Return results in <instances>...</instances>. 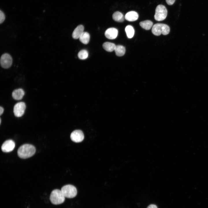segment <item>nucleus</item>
I'll return each mask as SVG.
<instances>
[{
    "instance_id": "obj_1",
    "label": "nucleus",
    "mask_w": 208,
    "mask_h": 208,
    "mask_svg": "<svg viewBox=\"0 0 208 208\" xmlns=\"http://www.w3.org/2000/svg\"><path fill=\"white\" fill-rule=\"evenodd\" d=\"M36 152L35 147L33 145L25 144L18 148L17 154L18 156L22 159H26L32 156Z\"/></svg>"
},
{
    "instance_id": "obj_2",
    "label": "nucleus",
    "mask_w": 208,
    "mask_h": 208,
    "mask_svg": "<svg viewBox=\"0 0 208 208\" xmlns=\"http://www.w3.org/2000/svg\"><path fill=\"white\" fill-rule=\"evenodd\" d=\"M50 200L51 202L53 204L57 205L62 203L65 200V197L61 190L55 189L51 192Z\"/></svg>"
},
{
    "instance_id": "obj_3",
    "label": "nucleus",
    "mask_w": 208,
    "mask_h": 208,
    "mask_svg": "<svg viewBox=\"0 0 208 208\" xmlns=\"http://www.w3.org/2000/svg\"><path fill=\"white\" fill-rule=\"evenodd\" d=\"M170 31L169 27L167 25L162 23H156L154 25L152 28V33L156 36L160 35L161 34L164 35L168 34Z\"/></svg>"
},
{
    "instance_id": "obj_4",
    "label": "nucleus",
    "mask_w": 208,
    "mask_h": 208,
    "mask_svg": "<svg viewBox=\"0 0 208 208\" xmlns=\"http://www.w3.org/2000/svg\"><path fill=\"white\" fill-rule=\"evenodd\" d=\"M65 197L72 198L77 195V191L76 188L71 185H66L63 186L61 190Z\"/></svg>"
},
{
    "instance_id": "obj_5",
    "label": "nucleus",
    "mask_w": 208,
    "mask_h": 208,
    "mask_svg": "<svg viewBox=\"0 0 208 208\" xmlns=\"http://www.w3.org/2000/svg\"><path fill=\"white\" fill-rule=\"evenodd\" d=\"M167 14V10L166 7L163 5H159L156 8L154 18L157 21H162L166 18Z\"/></svg>"
},
{
    "instance_id": "obj_6",
    "label": "nucleus",
    "mask_w": 208,
    "mask_h": 208,
    "mask_svg": "<svg viewBox=\"0 0 208 208\" xmlns=\"http://www.w3.org/2000/svg\"><path fill=\"white\" fill-rule=\"evenodd\" d=\"M12 57L9 54L5 53L2 55L0 59L1 66L3 68L7 69L12 65Z\"/></svg>"
},
{
    "instance_id": "obj_7",
    "label": "nucleus",
    "mask_w": 208,
    "mask_h": 208,
    "mask_svg": "<svg viewBox=\"0 0 208 208\" xmlns=\"http://www.w3.org/2000/svg\"><path fill=\"white\" fill-rule=\"evenodd\" d=\"M25 108L26 105L25 103L21 102L16 103L13 109L14 115L17 117H21L24 113Z\"/></svg>"
},
{
    "instance_id": "obj_8",
    "label": "nucleus",
    "mask_w": 208,
    "mask_h": 208,
    "mask_svg": "<svg viewBox=\"0 0 208 208\" xmlns=\"http://www.w3.org/2000/svg\"><path fill=\"white\" fill-rule=\"evenodd\" d=\"M70 138L73 142L78 143L82 142L84 138V135L83 132L79 130L73 131L71 134Z\"/></svg>"
},
{
    "instance_id": "obj_9",
    "label": "nucleus",
    "mask_w": 208,
    "mask_h": 208,
    "mask_svg": "<svg viewBox=\"0 0 208 208\" xmlns=\"http://www.w3.org/2000/svg\"><path fill=\"white\" fill-rule=\"evenodd\" d=\"M15 146L14 142L12 140H6L3 143L1 149L3 152L8 153L12 151Z\"/></svg>"
},
{
    "instance_id": "obj_10",
    "label": "nucleus",
    "mask_w": 208,
    "mask_h": 208,
    "mask_svg": "<svg viewBox=\"0 0 208 208\" xmlns=\"http://www.w3.org/2000/svg\"><path fill=\"white\" fill-rule=\"evenodd\" d=\"M118 30L116 28H109L107 29L105 33V37L109 39H114L117 37Z\"/></svg>"
},
{
    "instance_id": "obj_11",
    "label": "nucleus",
    "mask_w": 208,
    "mask_h": 208,
    "mask_svg": "<svg viewBox=\"0 0 208 208\" xmlns=\"http://www.w3.org/2000/svg\"><path fill=\"white\" fill-rule=\"evenodd\" d=\"M125 18L129 21L137 20L138 18V14L136 12L131 11L127 12L125 16Z\"/></svg>"
},
{
    "instance_id": "obj_12",
    "label": "nucleus",
    "mask_w": 208,
    "mask_h": 208,
    "mask_svg": "<svg viewBox=\"0 0 208 208\" xmlns=\"http://www.w3.org/2000/svg\"><path fill=\"white\" fill-rule=\"evenodd\" d=\"M84 27L82 25L78 26L74 30L72 35L73 38L75 39H77L80 37L83 33Z\"/></svg>"
},
{
    "instance_id": "obj_13",
    "label": "nucleus",
    "mask_w": 208,
    "mask_h": 208,
    "mask_svg": "<svg viewBox=\"0 0 208 208\" xmlns=\"http://www.w3.org/2000/svg\"><path fill=\"white\" fill-rule=\"evenodd\" d=\"M25 94V92L22 89L14 90L12 92V95L14 99L16 100L21 99Z\"/></svg>"
},
{
    "instance_id": "obj_14",
    "label": "nucleus",
    "mask_w": 208,
    "mask_h": 208,
    "mask_svg": "<svg viewBox=\"0 0 208 208\" xmlns=\"http://www.w3.org/2000/svg\"><path fill=\"white\" fill-rule=\"evenodd\" d=\"M112 18L114 20L119 22H123L125 18L122 14L119 11H116L113 13Z\"/></svg>"
},
{
    "instance_id": "obj_15",
    "label": "nucleus",
    "mask_w": 208,
    "mask_h": 208,
    "mask_svg": "<svg viewBox=\"0 0 208 208\" xmlns=\"http://www.w3.org/2000/svg\"><path fill=\"white\" fill-rule=\"evenodd\" d=\"M116 46L114 44L109 42H105L103 44V48L106 51L109 52L114 51Z\"/></svg>"
},
{
    "instance_id": "obj_16",
    "label": "nucleus",
    "mask_w": 208,
    "mask_h": 208,
    "mask_svg": "<svg viewBox=\"0 0 208 208\" xmlns=\"http://www.w3.org/2000/svg\"><path fill=\"white\" fill-rule=\"evenodd\" d=\"M139 24L142 27L147 30L150 29L153 26V23L148 20L141 21L140 23Z\"/></svg>"
},
{
    "instance_id": "obj_17",
    "label": "nucleus",
    "mask_w": 208,
    "mask_h": 208,
    "mask_svg": "<svg viewBox=\"0 0 208 208\" xmlns=\"http://www.w3.org/2000/svg\"><path fill=\"white\" fill-rule=\"evenodd\" d=\"M114 51L116 55L118 56H123L125 52V47L121 45H116Z\"/></svg>"
},
{
    "instance_id": "obj_18",
    "label": "nucleus",
    "mask_w": 208,
    "mask_h": 208,
    "mask_svg": "<svg viewBox=\"0 0 208 208\" xmlns=\"http://www.w3.org/2000/svg\"><path fill=\"white\" fill-rule=\"evenodd\" d=\"M79 38L80 41L82 43L87 44L90 41V35L88 32H83Z\"/></svg>"
},
{
    "instance_id": "obj_19",
    "label": "nucleus",
    "mask_w": 208,
    "mask_h": 208,
    "mask_svg": "<svg viewBox=\"0 0 208 208\" xmlns=\"http://www.w3.org/2000/svg\"><path fill=\"white\" fill-rule=\"evenodd\" d=\"M125 30L128 38H131L133 37L135 31L133 27L132 26L127 25L126 27Z\"/></svg>"
},
{
    "instance_id": "obj_20",
    "label": "nucleus",
    "mask_w": 208,
    "mask_h": 208,
    "mask_svg": "<svg viewBox=\"0 0 208 208\" xmlns=\"http://www.w3.org/2000/svg\"><path fill=\"white\" fill-rule=\"evenodd\" d=\"M88 52L86 50H82L80 51L78 53V57L81 60H85L88 57Z\"/></svg>"
},
{
    "instance_id": "obj_21",
    "label": "nucleus",
    "mask_w": 208,
    "mask_h": 208,
    "mask_svg": "<svg viewBox=\"0 0 208 208\" xmlns=\"http://www.w3.org/2000/svg\"><path fill=\"white\" fill-rule=\"evenodd\" d=\"M5 18V15L4 13L0 10V23H2L4 21Z\"/></svg>"
},
{
    "instance_id": "obj_22",
    "label": "nucleus",
    "mask_w": 208,
    "mask_h": 208,
    "mask_svg": "<svg viewBox=\"0 0 208 208\" xmlns=\"http://www.w3.org/2000/svg\"><path fill=\"white\" fill-rule=\"evenodd\" d=\"M166 1L168 5H171L174 4L175 0H166Z\"/></svg>"
},
{
    "instance_id": "obj_23",
    "label": "nucleus",
    "mask_w": 208,
    "mask_h": 208,
    "mask_svg": "<svg viewBox=\"0 0 208 208\" xmlns=\"http://www.w3.org/2000/svg\"><path fill=\"white\" fill-rule=\"evenodd\" d=\"M147 208H157V207L156 205L153 204H151L149 205L147 207Z\"/></svg>"
},
{
    "instance_id": "obj_24",
    "label": "nucleus",
    "mask_w": 208,
    "mask_h": 208,
    "mask_svg": "<svg viewBox=\"0 0 208 208\" xmlns=\"http://www.w3.org/2000/svg\"><path fill=\"white\" fill-rule=\"evenodd\" d=\"M4 109L3 107L0 106V115L1 116L3 113Z\"/></svg>"
},
{
    "instance_id": "obj_25",
    "label": "nucleus",
    "mask_w": 208,
    "mask_h": 208,
    "mask_svg": "<svg viewBox=\"0 0 208 208\" xmlns=\"http://www.w3.org/2000/svg\"><path fill=\"white\" fill-rule=\"evenodd\" d=\"M1 119H0V124L1 123Z\"/></svg>"
}]
</instances>
